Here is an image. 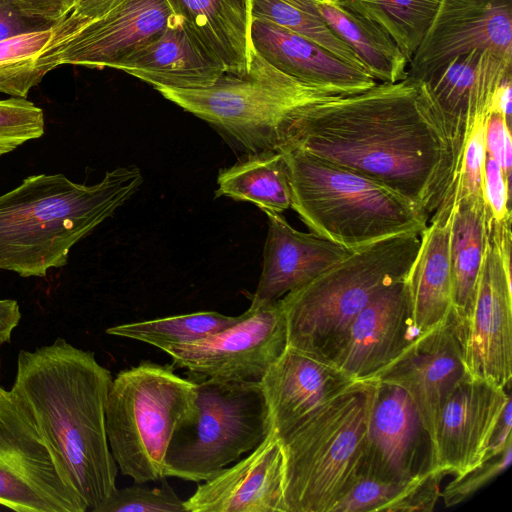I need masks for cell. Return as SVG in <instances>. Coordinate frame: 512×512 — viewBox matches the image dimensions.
I'll use <instances>...</instances> for the list:
<instances>
[{"label": "cell", "mask_w": 512, "mask_h": 512, "mask_svg": "<svg viewBox=\"0 0 512 512\" xmlns=\"http://www.w3.org/2000/svg\"><path fill=\"white\" fill-rule=\"evenodd\" d=\"M265 214L268 233L262 272L249 307L257 308L280 300L352 252L311 231L296 230L281 213Z\"/></svg>", "instance_id": "44dd1931"}, {"label": "cell", "mask_w": 512, "mask_h": 512, "mask_svg": "<svg viewBox=\"0 0 512 512\" xmlns=\"http://www.w3.org/2000/svg\"><path fill=\"white\" fill-rule=\"evenodd\" d=\"M216 196L248 201L264 213H282L291 207V187L282 152L250 153L217 177Z\"/></svg>", "instance_id": "f1b7e54d"}, {"label": "cell", "mask_w": 512, "mask_h": 512, "mask_svg": "<svg viewBox=\"0 0 512 512\" xmlns=\"http://www.w3.org/2000/svg\"><path fill=\"white\" fill-rule=\"evenodd\" d=\"M508 74H512V61L473 50L452 58L420 80L450 139L454 182L470 131L476 120L486 118L492 95Z\"/></svg>", "instance_id": "d6986e66"}, {"label": "cell", "mask_w": 512, "mask_h": 512, "mask_svg": "<svg viewBox=\"0 0 512 512\" xmlns=\"http://www.w3.org/2000/svg\"><path fill=\"white\" fill-rule=\"evenodd\" d=\"M54 24L28 17L18 4V0H0V40L21 33L48 28Z\"/></svg>", "instance_id": "b9f144b4"}, {"label": "cell", "mask_w": 512, "mask_h": 512, "mask_svg": "<svg viewBox=\"0 0 512 512\" xmlns=\"http://www.w3.org/2000/svg\"><path fill=\"white\" fill-rule=\"evenodd\" d=\"M315 3L330 29L355 52L377 82L395 83L409 76V60L380 26L336 0Z\"/></svg>", "instance_id": "83f0119b"}, {"label": "cell", "mask_w": 512, "mask_h": 512, "mask_svg": "<svg viewBox=\"0 0 512 512\" xmlns=\"http://www.w3.org/2000/svg\"><path fill=\"white\" fill-rule=\"evenodd\" d=\"M290 147L392 189L429 217L452 192L450 139L423 83L409 76L306 108Z\"/></svg>", "instance_id": "6da1fadb"}, {"label": "cell", "mask_w": 512, "mask_h": 512, "mask_svg": "<svg viewBox=\"0 0 512 512\" xmlns=\"http://www.w3.org/2000/svg\"><path fill=\"white\" fill-rule=\"evenodd\" d=\"M412 481L385 480L367 473H359L331 512H384Z\"/></svg>", "instance_id": "d590c367"}, {"label": "cell", "mask_w": 512, "mask_h": 512, "mask_svg": "<svg viewBox=\"0 0 512 512\" xmlns=\"http://www.w3.org/2000/svg\"><path fill=\"white\" fill-rule=\"evenodd\" d=\"M466 373L464 332L451 308L444 321L417 336L371 379L398 385L408 393L434 448L442 404Z\"/></svg>", "instance_id": "5bb4252c"}, {"label": "cell", "mask_w": 512, "mask_h": 512, "mask_svg": "<svg viewBox=\"0 0 512 512\" xmlns=\"http://www.w3.org/2000/svg\"><path fill=\"white\" fill-rule=\"evenodd\" d=\"M485 119L476 120L467 138L452 188L455 199L482 195L486 155Z\"/></svg>", "instance_id": "74e56055"}, {"label": "cell", "mask_w": 512, "mask_h": 512, "mask_svg": "<svg viewBox=\"0 0 512 512\" xmlns=\"http://www.w3.org/2000/svg\"><path fill=\"white\" fill-rule=\"evenodd\" d=\"M173 13L223 67L248 74L253 53L252 0H167Z\"/></svg>", "instance_id": "d4e9b609"}, {"label": "cell", "mask_w": 512, "mask_h": 512, "mask_svg": "<svg viewBox=\"0 0 512 512\" xmlns=\"http://www.w3.org/2000/svg\"><path fill=\"white\" fill-rule=\"evenodd\" d=\"M20 319L21 312L17 301L0 299V346L11 341L12 332Z\"/></svg>", "instance_id": "f6af8a7d"}, {"label": "cell", "mask_w": 512, "mask_h": 512, "mask_svg": "<svg viewBox=\"0 0 512 512\" xmlns=\"http://www.w3.org/2000/svg\"><path fill=\"white\" fill-rule=\"evenodd\" d=\"M444 471L433 469L413 480L384 512H430L441 496L440 482Z\"/></svg>", "instance_id": "f35d334b"}, {"label": "cell", "mask_w": 512, "mask_h": 512, "mask_svg": "<svg viewBox=\"0 0 512 512\" xmlns=\"http://www.w3.org/2000/svg\"><path fill=\"white\" fill-rule=\"evenodd\" d=\"M380 26L409 60L421 44L439 0H336Z\"/></svg>", "instance_id": "f546056e"}, {"label": "cell", "mask_w": 512, "mask_h": 512, "mask_svg": "<svg viewBox=\"0 0 512 512\" xmlns=\"http://www.w3.org/2000/svg\"><path fill=\"white\" fill-rule=\"evenodd\" d=\"M512 461V443L495 455L486 457L478 466L468 472L455 476L441 491L446 507L457 505L471 496L491 480L503 473Z\"/></svg>", "instance_id": "8d00e7d4"}, {"label": "cell", "mask_w": 512, "mask_h": 512, "mask_svg": "<svg viewBox=\"0 0 512 512\" xmlns=\"http://www.w3.org/2000/svg\"><path fill=\"white\" fill-rule=\"evenodd\" d=\"M0 505L17 512H86L51 451L0 386Z\"/></svg>", "instance_id": "30bf717a"}, {"label": "cell", "mask_w": 512, "mask_h": 512, "mask_svg": "<svg viewBox=\"0 0 512 512\" xmlns=\"http://www.w3.org/2000/svg\"><path fill=\"white\" fill-rule=\"evenodd\" d=\"M156 90L247 154L284 151L306 108L340 96L281 72L254 50L245 76L224 73L206 88Z\"/></svg>", "instance_id": "52a82bcc"}, {"label": "cell", "mask_w": 512, "mask_h": 512, "mask_svg": "<svg viewBox=\"0 0 512 512\" xmlns=\"http://www.w3.org/2000/svg\"><path fill=\"white\" fill-rule=\"evenodd\" d=\"M122 1L123 0H76L73 10L66 17L72 29V34L102 17Z\"/></svg>", "instance_id": "ee69618b"}, {"label": "cell", "mask_w": 512, "mask_h": 512, "mask_svg": "<svg viewBox=\"0 0 512 512\" xmlns=\"http://www.w3.org/2000/svg\"><path fill=\"white\" fill-rule=\"evenodd\" d=\"M136 484L115 488L92 512H186L184 501L165 480L161 487L155 488Z\"/></svg>", "instance_id": "e575fe53"}, {"label": "cell", "mask_w": 512, "mask_h": 512, "mask_svg": "<svg viewBox=\"0 0 512 512\" xmlns=\"http://www.w3.org/2000/svg\"><path fill=\"white\" fill-rule=\"evenodd\" d=\"M419 335L407 277L387 287L359 312L329 363L354 381L371 379Z\"/></svg>", "instance_id": "ac0fdd59"}, {"label": "cell", "mask_w": 512, "mask_h": 512, "mask_svg": "<svg viewBox=\"0 0 512 512\" xmlns=\"http://www.w3.org/2000/svg\"><path fill=\"white\" fill-rule=\"evenodd\" d=\"M240 319L216 311H200L151 320L119 324L109 327L106 333L137 340L163 350L206 338Z\"/></svg>", "instance_id": "4dcf8cb0"}, {"label": "cell", "mask_w": 512, "mask_h": 512, "mask_svg": "<svg viewBox=\"0 0 512 512\" xmlns=\"http://www.w3.org/2000/svg\"><path fill=\"white\" fill-rule=\"evenodd\" d=\"M43 110L26 98L0 100V157L44 134Z\"/></svg>", "instance_id": "836d02e7"}, {"label": "cell", "mask_w": 512, "mask_h": 512, "mask_svg": "<svg viewBox=\"0 0 512 512\" xmlns=\"http://www.w3.org/2000/svg\"><path fill=\"white\" fill-rule=\"evenodd\" d=\"M434 466L433 443L412 399L402 387L378 381L357 474L409 482Z\"/></svg>", "instance_id": "9a60e30c"}, {"label": "cell", "mask_w": 512, "mask_h": 512, "mask_svg": "<svg viewBox=\"0 0 512 512\" xmlns=\"http://www.w3.org/2000/svg\"><path fill=\"white\" fill-rule=\"evenodd\" d=\"M286 346V319L278 300L249 307L236 323L206 338L162 351L193 379L261 381Z\"/></svg>", "instance_id": "7c38bea8"}, {"label": "cell", "mask_w": 512, "mask_h": 512, "mask_svg": "<svg viewBox=\"0 0 512 512\" xmlns=\"http://www.w3.org/2000/svg\"><path fill=\"white\" fill-rule=\"evenodd\" d=\"M252 47L281 72L336 95L363 92L378 82L319 44L274 23L253 18Z\"/></svg>", "instance_id": "603a6c76"}, {"label": "cell", "mask_w": 512, "mask_h": 512, "mask_svg": "<svg viewBox=\"0 0 512 512\" xmlns=\"http://www.w3.org/2000/svg\"><path fill=\"white\" fill-rule=\"evenodd\" d=\"M196 382L173 365L150 361L121 370L106 403V432L121 473L143 484L164 479L167 449L178 423L191 411Z\"/></svg>", "instance_id": "ba28073f"}, {"label": "cell", "mask_w": 512, "mask_h": 512, "mask_svg": "<svg viewBox=\"0 0 512 512\" xmlns=\"http://www.w3.org/2000/svg\"><path fill=\"white\" fill-rule=\"evenodd\" d=\"M112 379L93 352L58 337L49 345L19 352L9 390L90 511L116 488L118 467L105 418Z\"/></svg>", "instance_id": "7a4b0ae2"}, {"label": "cell", "mask_w": 512, "mask_h": 512, "mask_svg": "<svg viewBox=\"0 0 512 512\" xmlns=\"http://www.w3.org/2000/svg\"><path fill=\"white\" fill-rule=\"evenodd\" d=\"M485 147L486 153L500 164L504 177L510 184L512 167L511 127L504 117L495 111H490L485 119Z\"/></svg>", "instance_id": "60d3db41"}, {"label": "cell", "mask_w": 512, "mask_h": 512, "mask_svg": "<svg viewBox=\"0 0 512 512\" xmlns=\"http://www.w3.org/2000/svg\"><path fill=\"white\" fill-rule=\"evenodd\" d=\"M454 203V198L443 200L430 217L408 276L413 322L420 334L444 321L452 308L449 234Z\"/></svg>", "instance_id": "484cf974"}, {"label": "cell", "mask_w": 512, "mask_h": 512, "mask_svg": "<svg viewBox=\"0 0 512 512\" xmlns=\"http://www.w3.org/2000/svg\"><path fill=\"white\" fill-rule=\"evenodd\" d=\"M482 196L494 223H511L510 184L506 181L500 164L487 153L484 161Z\"/></svg>", "instance_id": "ab89813d"}, {"label": "cell", "mask_w": 512, "mask_h": 512, "mask_svg": "<svg viewBox=\"0 0 512 512\" xmlns=\"http://www.w3.org/2000/svg\"><path fill=\"white\" fill-rule=\"evenodd\" d=\"M115 69L155 89H202L213 85L225 73L175 14L159 36L133 52Z\"/></svg>", "instance_id": "cb8c5ba5"}, {"label": "cell", "mask_w": 512, "mask_h": 512, "mask_svg": "<svg viewBox=\"0 0 512 512\" xmlns=\"http://www.w3.org/2000/svg\"><path fill=\"white\" fill-rule=\"evenodd\" d=\"M512 74H508L495 89L489 107L500 113L511 127ZM488 112V113H489Z\"/></svg>", "instance_id": "bcb514c9"}, {"label": "cell", "mask_w": 512, "mask_h": 512, "mask_svg": "<svg viewBox=\"0 0 512 512\" xmlns=\"http://www.w3.org/2000/svg\"><path fill=\"white\" fill-rule=\"evenodd\" d=\"M420 234L404 233L359 249L280 299L287 345L329 362L359 312L408 277Z\"/></svg>", "instance_id": "5b68a950"}, {"label": "cell", "mask_w": 512, "mask_h": 512, "mask_svg": "<svg viewBox=\"0 0 512 512\" xmlns=\"http://www.w3.org/2000/svg\"><path fill=\"white\" fill-rule=\"evenodd\" d=\"M186 512H287L284 455L272 429L251 453L203 481L184 501Z\"/></svg>", "instance_id": "ffe728a7"}, {"label": "cell", "mask_w": 512, "mask_h": 512, "mask_svg": "<svg viewBox=\"0 0 512 512\" xmlns=\"http://www.w3.org/2000/svg\"><path fill=\"white\" fill-rule=\"evenodd\" d=\"M353 381L333 364L287 345L260 381L273 430L283 436Z\"/></svg>", "instance_id": "7402d4cb"}, {"label": "cell", "mask_w": 512, "mask_h": 512, "mask_svg": "<svg viewBox=\"0 0 512 512\" xmlns=\"http://www.w3.org/2000/svg\"><path fill=\"white\" fill-rule=\"evenodd\" d=\"M136 166L118 167L93 185L62 173L36 174L0 195V270L45 277L67 264L71 248L141 186Z\"/></svg>", "instance_id": "3957f363"}, {"label": "cell", "mask_w": 512, "mask_h": 512, "mask_svg": "<svg viewBox=\"0 0 512 512\" xmlns=\"http://www.w3.org/2000/svg\"><path fill=\"white\" fill-rule=\"evenodd\" d=\"M511 223L490 220L474 308L464 333V361L471 376L501 388L512 378Z\"/></svg>", "instance_id": "8fae6325"}, {"label": "cell", "mask_w": 512, "mask_h": 512, "mask_svg": "<svg viewBox=\"0 0 512 512\" xmlns=\"http://www.w3.org/2000/svg\"><path fill=\"white\" fill-rule=\"evenodd\" d=\"M291 208L316 235L353 251L382 239L421 234L429 215L392 189L298 147L282 151Z\"/></svg>", "instance_id": "277c9868"}, {"label": "cell", "mask_w": 512, "mask_h": 512, "mask_svg": "<svg viewBox=\"0 0 512 512\" xmlns=\"http://www.w3.org/2000/svg\"><path fill=\"white\" fill-rule=\"evenodd\" d=\"M473 50L512 61V0H439L410 60L409 77L422 80L452 58Z\"/></svg>", "instance_id": "4fadbf2b"}, {"label": "cell", "mask_w": 512, "mask_h": 512, "mask_svg": "<svg viewBox=\"0 0 512 512\" xmlns=\"http://www.w3.org/2000/svg\"><path fill=\"white\" fill-rule=\"evenodd\" d=\"M378 381H353L279 437L287 512H331L357 475Z\"/></svg>", "instance_id": "8992f818"}, {"label": "cell", "mask_w": 512, "mask_h": 512, "mask_svg": "<svg viewBox=\"0 0 512 512\" xmlns=\"http://www.w3.org/2000/svg\"><path fill=\"white\" fill-rule=\"evenodd\" d=\"M193 380L194 405L173 432L164 477L201 482L256 448L273 426L260 381Z\"/></svg>", "instance_id": "9c48e42d"}, {"label": "cell", "mask_w": 512, "mask_h": 512, "mask_svg": "<svg viewBox=\"0 0 512 512\" xmlns=\"http://www.w3.org/2000/svg\"><path fill=\"white\" fill-rule=\"evenodd\" d=\"M76 0H18L21 11L28 17L55 24L73 10Z\"/></svg>", "instance_id": "7bdbcfd3"}, {"label": "cell", "mask_w": 512, "mask_h": 512, "mask_svg": "<svg viewBox=\"0 0 512 512\" xmlns=\"http://www.w3.org/2000/svg\"><path fill=\"white\" fill-rule=\"evenodd\" d=\"M490 220L482 195L455 199L449 234L452 308L464 333L474 308Z\"/></svg>", "instance_id": "4316f807"}, {"label": "cell", "mask_w": 512, "mask_h": 512, "mask_svg": "<svg viewBox=\"0 0 512 512\" xmlns=\"http://www.w3.org/2000/svg\"><path fill=\"white\" fill-rule=\"evenodd\" d=\"M507 388L466 373L453 387L439 412L435 443V469L462 475L486 457L506 404Z\"/></svg>", "instance_id": "e0dca14e"}, {"label": "cell", "mask_w": 512, "mask_h": 512, "mask_svg": "<svg viewBox=\"0 0 512 512\" xmlns=\"http://www.w3.org/2000/svg\"><path fill=\"white\" fill-rule=\"evenodd\" d=\"M57 23L0 40V93L27 98L51 71L42 56L55 39Z\"/></svg>", "instance_id": "1f68e13d"}, {"label": "cell", "mask_w": 512, "mask_h": 512, "mask_svg": "<svg viewBox=\"0 0 512 512\" xmlns=\"http://www.w3.org/2000/svg\"><path fill=\"white\" fill-rule=\"evenodd\" d=\"M173 16L167 0H123L64 43L47 49L42 62L50 70L61 65L116 68L159 36Z\"/></svg>", "instance_id": "2e32d148"}, {"label": "cell", "mask_w": 512, "mask_h": 512, "mask_svg": "<svg viewBox=\"0 0 512 512\" xmlns=\"http://www.w3.org/2000/svg\"><path fill=\"white\" fill-rule=\"evenodd\" d=\"M315 2L252 0V17L274 23L314 41L344 62L366 71L355 52L327 25Z\"/></svg>", "instance_id": "d6a6232c"}]
</instances>
